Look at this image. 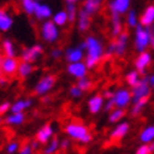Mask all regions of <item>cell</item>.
Returning <instances> with one entry per match:
<instances>
[{"label":"cell","instance_id":"2","mask_svg":"<svg viewBox=\"0 0 154 154\" xmlns=\"http://www.w3.org/2000/svg\"><path fill=\"white\" fill-rule=\"evenodd\" d=\"M154 33L150 26H143L139 24L134 29V49L138 53L145 51L152 45Z\"/></svg>","mask_w":154,"mask_h":154},{"label":"cell","instance_id":"22","mask_svg":"<svg viewBox=\"0 0 154 154\" xmlns=\"http://www.w3.org/2000/svg\"><path fill=\"white\" fill-rule=\"evenodd\" d=\"M33 105V100L32 99H18L17 102L11 103V108H10V113H24L25 110H28L30 106Z\"/></svg>","mask_w":154,"mask_h":154},{"label":"cell","instance_id":"40","mask_svg":"<svg viewBox=\"0 0 154 154\" xmlns=\"http://www.w3.org/2000/svg\"><path fill=\"white\" fill-rule=\"evenodd\" d=\"M152 149H150V145L149 144H145L143 143L140 147H138L135 150V154H152Z\"/></svg>","mask_w":154,"mask_h":154},{"label":"cell","instance_id":"4","mask_svg":"<svg viewBox=\"0 0 154 154\" xmlns=\"http://www.w3.org/2000/svg\"><path fill=\"white\" fill-rule=\"evenodd\" d=\"M40 36L45 43H49V44L57 43L60 38L59 26L50 19L44 20L40 25Z\"/></svg>","mask_w":154,"mask_h":154},{"label":"cell","instance_id":"12","mask_svg":"<svg viewBox=\"0 0 154 154\" xmlns=\"http://www.w3.org/2000/svg\"><path fill=\"white\" fill-rule=\"evenodd\" d=\"M64 57L66 59L68 63H75V61H82L85 58V50L83 49V47L79 44L76 47H69L65 53Z\"/></svg>","mask_w":154,"mask_h":154},{"label":"cell","instance_id":"48","mask_svg":"<svg viewBox=\"0 0 154 154\" xmlns=\"http://www.w3.org/2000/svg\"><path fill=\"white\" fill-rule=\"evenodd\" d=\"M149 84H150V87L154 88V74H152L149 76Z\"/></svg>","mask_w":154,"mask_h":154},{"label":"cell","instance_id":"23","mask_svg":"<svg viewBox=\"0 0 154 154\" xmlns=\"http://www.w3.org/2000/svg\"><path fill=\"white\" fill-rule=\"evenodd\" d=\"M25 122V114L24 113H11L9 115L5 117V123L6 125H10V127H18L21 125L23 123Z\"/></svg>","mask_w":154,"mask_h":154},{"label":"cell","instance_id":"10","mask_svg":"<svg viewBox=\"0 0 154 154\" xmlns=\"http://www.w3.org/2000/svg\"><path fill=\"white\" fill-rule=\"evenodd\" d=\"M88 70L89 68L85 64V61L82 60V61H75V63H69L66 66V72L68 74L73 76L75 79H82L84 76L88 75Z\"/></svg>","mask_w":154,"mask_h":154},{"label":"cell","instance_id":"41","mask_svg":"<svg viewBox=\"0 0 154 154\" xmlns=\"http://www.w3.org/2000/svg\"><path fill=\"white\" fill-rule=\"evenodd\" d=\"M115 108V104H114V100H113V97L109 98V99H106L105 103H104V106H103V110L105 113H109L110 110H113Z\"/></svg>","mask_w":154,"mask_h":154},{"label":"cell","instance_id":"13","mask_svg":"<svg viewBox=\"0 0 154 154\" xmlns=\"http://www.w3.org/2000/svg\"><path fill=\"white\" fill-rule=\"evenodd\" d=\"M130 2L132 0H110L108 3L110 14H118V15L127 14L128 10L130 9Z\"/></svg>","mask_w":154,"mask_h":154},{"label":"cell","instance_id":"26","mask_svg":"<svg viewBox=\"0 0 154 154\" xmlns=\"http://www.w3.org/2000/svg\"><path fill=\"white\" fill-rule=\"evenodd\" d=\"M33 70H34L33 63L21 60L20 64H19V68H18V76L21 79H25V78H28V76H30V74L33 73Z\"/></svg>","mask_w":154,"mask_h":154},{"label":"cell","instance_id":"6","mask_svg":"<svg viewBox=\"0 0 154 154\" xmlns=\"http://www.w3.org/2000/svg\"><path fill=\"white\" fill-rule=\"evenodd\" d=\"M55 83H57L55 75H53V74L44 75L43 78H40L36 82L35 87H34V93L39 97L48 95V93H50L53 88L55 87Z\"/></svg>","mask_w":154,"mask_h":154},{"label":"cell","instance_id":"43","mask_svg":"<svg viewBox=\"0 0 154 154\" xmlns=\"http://www.w3.org/2000/svg\"><path fill=\"white\" fill-rule=\"evenodd\" d=\"M50 57H51L54 60H58V59H60L61 57H63V50H61L60 48H54V49H51V51H50Z\"/></svg>","mask_w":154,"mask_h":154},{"label":"cell","instance_id":"25","mask_svg":"<svg viewBox=\"0 0 154 154\" xmlns=\"http://www.w3.org/2000/svg\"><path fill=\"white\" fill-rule=\"evenodd\" d=\"M100 5H102V0H84L82 9L85 10L90 17H93V15L95 13H98V10L100 9Z\"/></svg>","mask_w":154,"mask_h":154},{"label":"cell","instance_id":"45","mask_svg":"<svg viewBox=\"0 0 154 154\" xmlns=\"http://www.w3.org/2000/svg\"><path fill=\"white\" fill-rule=\"evenodd\" d=\"M113 94H114V91H112V90H105L104 93H103V97H104L105 99H109V98L113 97Z\"/></svg>","mask_w":154,"mask_h":154},{"label":"cell","instance_id":"14","mask_svg":"<svg viewBox=\"0 0 154 154\" xmlns=\"http://www.w3.org/2000/svg\"><path fill=\"white\" fill-rule=\"evenodd\" d=\"M150 63H152V55L145 50V51L139 53V55L135 58L134 66L140 74H145V70H147V68L150 65Z\"/></svg>","mask_w":154,"mask_h":154},{"label":"cell","instance_id":"57","mask_svg":"<svg viewBox=\"0 0 154 154\" xmlns=\"http://www.w3.org/2000/svg\"><path fill=\"white\" fill-rule=\"evenodd\" d=\"M20 2H23V0H20Z\"/></svg>","mask_w":154,"mask_h":154},{"label":"cell","instance_id":"36","mask_svg":"<svg viewBox=\"0 0 154 154\" xmlns=\"http://www.w3.org/2000/svg\"><path fill=\"white\" fill-rule=\"evenodd\" d=\"M36 3L38 2H35V0H23L21 8H23V10H24V13L28 14V15H34Z\"/></svg>","mask_w":154,"mask_h":154},{"label":"cell","instance_id":"52","mask_svg":"<svg viewBox=\"0 0 154 154\" xmlns=\"http://www.w3.org/2000/svg\"><path fill=\"white\" fill-rule=\"evenodd\" d=\"M6 83V79H4V78H0V84H2V85H3V84H5Z\"/></svg>","mask_w":154,"mask_h":154},{"label":"cell","instance_id":"28","mask_svg":"<svg viewBox=\"0 0 154 154\" xmlns=\"http://www.w3.org/2000/svg\"><path fill=\"white\" fill-rule=\"evenodd\" d=\"M51 20L55 23V24H57L59 28L65 26L68 23H69V17H68L66 10H59V11H57L55 14H53Z\"/></svg>","mask_w":154,"mask_h":154},{"label":"cell","instance_id":"34","mask_svg":"<svg viewBox=\"0 0 154 154\" xmlns=\"http://www.w3.org/2000/svg\"><path fill=\"white\" fill-rule=\"evenodd\" d=\"M59 149H60V140L58 138H53V139L45 145L43 153L44 154H55Z\"/></svg>","mask_w":154,"mask_h":154},{"label":"cell","instance_id":"44","mask_svg":"<svg viewBox=\"0 0 154 154\" xmlns=\"http://www.w3.org/2000/svg\"><path fill=\"white\" fill-rule=\"evenodd\" d=\"M33 147H32V144H25V145H23V147L19 149V154H33Z\"/></svg>","mask_w":154,"mask_h":154},{"label":"cell","instance_id":"29","mask_svg":"<svg viewBox=\"0 0 154 154\" xmlns=\"http://www.w3.org/2000/svg\"><path fill=\"white\" fill-rule=\"evenodd\" d=\"M139 139H140L142 143H145V144H149L154 140V124L145 127L142 130L140 135H139Z\"/></svg>","mask_w":154,"mask_h":154},{"label":"cell","instance_id":"18","mask_svg":"<svg viewBox=\"0 0 154 154\" xmlns=\"http://www.w3.org/2000/svg\"><path fill=\"white\" fill-rule=\"evenodd\" d=\"M34 17L38 19V20H47V19H50L53 17V9L48 5V4H42L38 2L36 3V6H35V10H34Z\"/></svg>","mask_w":154,"mask_h":154},{"label":"cell","instance_id":"37","mask_svg":"<svg viewBox=\"0 0 154 154\" xmlns=\"http://www.w3.org/2000/svg\"><path fill=\"white\" fill-rule=\"evenodd\" d=\"M85 93L78 84L76 85H73L70 89H69V95H70L72 98H74V99H79V98H82L83 97V94Z\"/></svg>","mask_w":154,"mask_h":154},{"label":"cell","instance_id":"16","mask_svg":"<svg viewBox=\"0 0 154 154\" xmlns=\"http://www.w3.org/2000/svg\"><path fill=\"white\" fill-rule=\"evenodd\" d=\"M105 103V98L102 94H94L89 98L88 100V109L90 114H98L103 110V106Z\"/></svg>","mask_w":154,"mask_h":154},{"label":"cell","instance_id":"38","mask_svg":"<svg viewBox=\"0 0 154 154\" xmlns=\"http://www.w3.org/2000/svg\"><path fill=\"white\" fill-rule=\"evenodd\" d=\"M78 85L84 90V91H87V90H89L90 88H91V85H93V83H91V80L88 78V76H84V78H82V79H78Z\"/></svg>","mask_w":154,"mask_h":154},{"label":"cell","instance_id":"17","mask_svg":"<svg viewBox=\"0 0 154 154\" xmlns=\"http://www.w3.org/2000/svg\"><path fill=\"white\" fill-rule=\"evenodd\" d=\"M53 135H54V128H53L51 124L48 123V124L43 125L39 130H38V133L35 135V139L40 144H48L53 139Z\"/></svg>","mask_w":154,"mask_h":154},{"label":"cell","instance_id":"46","mask_svg":"<svg viewBox=\"0 0 154 154\" xmlns=\"http://www.w3.org/2000/svg\"><path fill=\"white\" fill-rule=\"evenodd\" d=\"M69 144H70V142H69L68 139H65V140H63V142H60V148H61V149H66V148L69 147Z\"/></svg>","mask_w":154,"mask_h":154},{"label":"cell","instance_id":"27","mask_svg":"<svg viewBox=\"0 0 154 154\" xmlns=\"http://www.w3.org/2000/svg\"><path fill=\"white\" fill-rule=\"evenodd\" d=\"M125 115V112H124V108H118L115 106L113 110L109 112V115H108V120H109L110 124H117L119 123Z\"/></svg>","mask_w":154,"mask_h":154},{"label":"cell","instance_id":"5","mask_svg":"<svg viewBox=\"0 0 154 154\" xmlns=\"http://www.w3.org/2000/svg\"><path fill=\"white\" fill-rule=\"evenodd\" d=\"M128 42H129V34L127 32H123L120 35L115 38V40L112 42L108 48L105 49L106 55H117V57H123L127 51L128 48Z\"/></svg>","mask_w":154,"mask_h":154},{"label":"cell","instance_id":"54","mask_svg":"<svg viewBox=\"0 0 154 154\" xmlns=\"http://www.w3.org/2000/svg\"><path fill=\"white\" fill-rule=\"evenodd\" d=\"M152 47H153V49H154V38H153V42H152Z\"/></svg>","mask_w":154,"mask_h":154},{"label":"cell","instance_id":"56","mask_svg":"<svg viewBox=\"0 0 154 154\" xmlns=\"http://www.w3.org/2000/svg\"><path fill=\"white\" fill-rule=\"evenodd\" d=\"M35 2H42V0H35Z\"/></svg>","mask_w":154,"mask_h":154},{"label":"cell","instance_id":"53","mask_svg":"<svg viewBox=\"0 0 154 154\" xmlns=\"http://www.w3.org/2000/svg\"><path fill=\"white\" fill-rule=\"evenodd\" d=\"M65 2H72V3H78V0H65Z\"/></svg>","mask_w":154,"mask_h":154},{"label":"cell","instance_id":"33","mask_svg":"<svg viewBox=\"0 0 154 154\" xmlns=\"http://www.w3.org/2000/svg\"><path fill=\"white\" fill-rule=\"evenodd\" d=\"M65 10L69 17V23H74L78 18V10H76V3L65 2Z\"/></svg>","mask_w":154,"mask_h":154},{"label":"cell","instance_id":"15","mask_svg":"<svg viewBox=\"0 0 154 154\" xmlns=\"http://www.w3.org/2000/svg\"><path fill=\"white\" fill-rule=\"evenodd\" d=\"M129 129H130V124L128 122H119V124H117L113 130L109 134V138L114 142H118V140H122L128 133H129Z\"/></svg>","mask_w":154,"mask_h":154},{"label":"cell","instance_id":"24","mask_svg":"<svg viewBox=\"0 0 154 154\" xmlns=\"http://www.w3.org/2000/svg\"><path fill=\"white\" fill-rule=\"evenodd\" d=\"M110 23H112V35H113V38H117L118 35H120L123 33V23L120 19V15L112 14Z\"/></svg>","mask_w":154,"mask_h":154},{"label":"cell","instance_id":"32","mask_svg":"<svg viewBox=\"0 0 154 154\" xmlns=\"http://www.w3.org/2000/svg\"><path fill=\"white\" fill-rule=\"evenodd\" d=\"M125 21H127V25L129 28H133V29H135L138 25H139V17H138V14H137V11L134 9H129L128 10Z\"/></svg>","mask_w":154,"mask_h":154},{"label":"cell","instance_id":"55","mask_svg":"<svg viewBox=\"0 0 154 154\" xmlns=\"http://www.w3.org/2000/svg\"><path fill=\"white\" fill-rule=\"evenodd\" d=\"M2 122H3V118H2V117H0V124H2Z\"/></svg>","mask_w":154,"mask_h":154},{"label":"cell","instance_id":"47","mask_svg":"<svg viewBox=\"0 0 154 154\" xmlns=\"http://www.w3.org/2000/svg\"><path fill=\"white\" fill-rule=\"evenodd\" d=\"M30 144H32V147H33V149H34V150H36L38 148H39V145H40V143L38 142L36 139H35V140H33V142L30 143Z\"/></svg>","mask_w":154,"mask_h":154},{"label":"cell","instance_id":"50","mask_svg":"<svg viewBox=\"0 0 154 154\" xmlns=\"http://www.w3.org/2000/svg\"><path fill=\"white\" fill-rule=\"evenodd\" d=\"M43 100H44L45 103H48V102L50 100V98H49V97H47V95H44V99H43Z\"/></svg>","mask_w":154,"mask_h":154},{"label":"cell","instance_id":"49","mask_svg":"<svg viewBox=\"0 0 154 154\" xmlns=\"http://www.w3.org/2000/svg\"><path fill=\"white\" fill-rule=\"evenodd\" d=\"M3 60H4V57H3V54H0V69H2V64H3Z\"/></svg>","mask_w":154,"mask_h":154},{"label":"cell","instance_id":"39","mask_svg":"<svg viewBox=\"0 0 154 154\" xmlns=\"http://www.w3.org/2000/svg\"><path fill=\"white\" fill-rule=\"evenodd\" d=\"M19 149H20V144L18 143V142H10L9 144L6 145V148H5V150H6V153L8 154H15V153H18L19 152Z\"/></svg>","mask_w":154,"mask_h":154},{"label":"cell","instance_id":"42","mask_svg":"<svg viewBox=\"0 0 154 154\" xmlns=\"http://www.w3.org/2000/svg\"><path fill=\"white\" fill-rule=\"evenodd\" d=\"M10 108H11V103H9V102H4V103L0 104V117H3L4 114L9 113Z\"/></svg>","mask_w":154,"mask_h":154},{"label":"cell","instance_id":"9","mask_svg":"<svg viewBox=\"0 0 154 154\" xmlns=\"http://www.w3.org/2000/svg\"><path fill=\"white\" fill-rule=\"evenodd\" d=\"M19 64H20V61L15 57H4L0 73L5 76H8V78H11V76H14L15 74H18Z\"/></svg>","mask_w":154,"mask_h":154},{"label":"cell","instance_id":"1","mask_svg":"<svg viewBox=\"0 0 154 154\" xmlns=\"http://www.w3.org/2000/svg\"><path fill=\"white\" fill-rule=\"evenodd\" d=\"M80 45L85 50V58H84L85 64L88 65L89 69L95 68L100 63V60L103 59L105 54L103 42L94 35H89L85 38V40L83 43H80Z\"/></svg>","mask_w":154,"mask_h":154},{"label":"cell","instance_id":"7","mask_svg":"<svg viewBox=\"0 0 154 154\" xmlns=\"http://www.w3.org/2000/svg\"><path fill=\"white\" fill-rule=\"evenodd\" d=\"M132 98L133 103L143 98H149L152 93V87L149 84V76H143V79L139 80V83L135 84L134 87H132Z\"/></svg>","mask_w":154,"mask_h":154},{"label":"cell","instance_id":"8","mask_svg":"<svg viewBox=\"0 0 154 154\" xmlns=\"http://www.w3.org/2000/svg\"><path fill=\"white\" fill-rule=\"evenodd\" d=\"M113 100L115 106L118 108H125L133 102V98H132V91L125 89V88H119L118 90L114 91L113 94Z\"/></svg>","mask_w":154,"mask_h":154},{"label":"cell","instance_id":"20","mask_svg":"<svg viewBox=\"0 0 154 154\" xmlns=\"http://www.w3.org/2000/svg\"><path fill=\"white\" fill-rule=\"evenodd\" d=\"M14 19L11 15L4 9H0V32L6 33L13 28Z\"/></svg>","mask_w":154,"mask_h":154},{"label":"cell","instance_id":"35","mask_svg":"<svg viewBox=\"0 0 154 154\" xmlns=\"http://www.w3.org/2000/svg\"><path fill=\"white\" fill-rule=\"evenodd\" d=\"M142 78H140V73L137 70H130L129 73H127V75H125V82H127V84L128 85H130V87H134L135 84H138L139 83V80H140Z\"/></svg>","mask_w":154,"mask_h":154},{"label":"cell","instance_id":"19","mask_svg":"<svg viewBox=\"0 0 154 154\" xmlns=\"http://www.w3.org/2000/svg\"><path fill=\"white\" fill-rule=\"evenodd\" d=\"M90 24H91V17L85 10L80 9L78 11V18H76V26H78V30L82 33L87 32L90 28Z\"/></svg>","mask_w":154,"mask_h":154},{"label":"cell","instance_id":"51","mask_svg":"<svg viewBox=\"0 0 154 154\" xmlns=\"http://www.w3.org/2000/svg\"><path fill=\"white\" fill-rule=\"evenodd\" d=\"M149 145H150V149H152V152L154 153V140H153L152 143H149Z\"/></svg>","mask_w":154,"mask_h":154},{"label":"cell","instance_id":"30","mask_svg":"<svg viewBox=\"0 0 154 154\" xmlns=\"http://www.w3.org/2000/svg\"><path fill=\"white\" fill-rule=\"evenodd\" d=\"M2 49L5 57H17V49L15 45L10 39H4L2 43Z\"/></svg>","mask_w":154,"mask_h":154},{"label":"cell","instance_id":"21","mask_svg":"<svg viewBox=\"0 0 154 154\" xmlns=\"http://www.w3.org/2000/svg\"><path fill=\"white\" fill-rule=\"evenodd\" d=\"M139 24L143 26H152L154 24V5H148L139 18Z\"/></svg>","mask_w":154,"mask_h":154},{"label":"cell","instance_id":"3","mask_svg":"<svg viewBox=\"0 0 154 154\" xmlns=\"http://www.w3.org/2000/svg\"><path fill=\"white\" fill-rule=\"evenodd\" d=\"M64 132L69 138H72V139L76 142H80L82 144H88L93 139L88 127L82 124V123H75V122L69 123V124L65 125Z\"/></svg>","mask_w":154,"mask_h":154},{"label":"cell","instance_id":"11","mask_svg":"<svg viewBox=\"0 0 154 154\" xmlns=\"http://www.w3.org/2000/svg\"><path fill=\"white\" fill-rule=\"evenodd\" d=\"M44 54V48L40 44H34L21 51V60L29 61V63H35Z\"/></svg>","mask_w":154,"mask_h":154},{"label":"cell","instance_id":"31","mask_svg":"<svg viewBox=\"0 0 154 154\" xmlns=\"http://www.w3.org/2000/svg\"><path fill=\"white\" fill-rule=\"evenodd\" d=\"M147 104H148V98H143V99H139V100L134 102L132 109H130V114H132L133 117L139 115L143 112V109L145 108V105H147Z\"/></svg>","mask_w":154,"mask_h":154}]
</instances>
